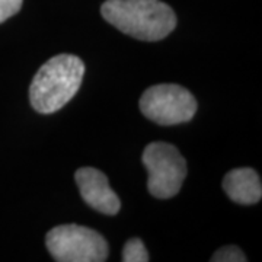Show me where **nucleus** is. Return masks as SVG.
Segmentation results:
<instances>
[{"label": "nucleus", "instance_id": "f257e3e1", "mask_svg": "<svg viewBox=\"0 0 262 262\" xmlns=\"http://www.w3.org/2000/svg\"><path fill=\"white\" fill-rule=\"evenodd\" d=\"M105 20L141 41H159L177 27L172 8L160 0H106L101 8Z\"/></svg>", "mask_w": 262, "mask_h": 262}, {"label": "nucleus", "instance_id": "f03ea898", "mask_svg": "<svg viewBox=\"0 0 262 262\" xmlns=\"http://www.w3.org/2000/svg\"><path fill=\"white\" fill-rule=\"evenodd\" d=\"M83 75L84 64L79 57L58 54L50 58L41 66L29 88L32 108L39 114L61 110L77 94Z\"/></svg>", "mask_w": 262, "mask_h": 262}, {"label": "nucleus", "instance_id": "7ed1b4c3", "mask_svg": "<svg viewBox=\"0 0 262 262\" xmlns=\"http://www.w3.org/2000/svg\"><path fill=\"white\" fill-rule=\"evenodd\" d=\"M48 252L58 262H103L108 244L98 232L79 225H63L46 236Z\"/></svg>", "mask_w": 262, "mask_h": 262}, {"label": "nucleus", "instance_id": "20e7f679", "mask_svg": "<svg viewBox=\"0 0 262 262\" xmlns=\"http://www.w3.org/2000/svg\"><path fill=\"white\" fill-rule=\"evenodd\" d=\"M143 163L149 172L147 189L156 198H172L187 178V160L179 150L163 141H155L143 151Z\"/></svg>", "mask_w": 262, "mask_h": 262}, {"label": "nucleus", "instance_id": "39448f33", "mask_svg": "<svg viewBox=\"0 0 262 262\" xmlns=\"http://www.w3.org/2000/svg\"><path fill=\"white\" fill-rule=\"evenodd\" d=\"M140 111L159 125H177L192 120L196 101L179 84H155L141 95Z\"/></svg>", "mask_w": 262, "mask_h": 262}, {"label": "nucleus", "instance_id": "423d86ee", "mask_svg": "<svg viewBox=\"0 0 262 262\" xmlns=\"http://www.w3.org/2000/svg\"><path fill=\"white\" fill-rule=\"evenodd\" d=\"M76 184L88 206L103 214H117L121 208L120 198L110 187L108 178L95 168H82L76 172Z\"/></svg>", "mask_w": 262, "mask_h": 262}, {"label": "nucleus", "instance_id": "0eeeda50", "mask_svg": "<svg viewBox=\"0 0 262 262\" xmlns=\"http://www.w3.org/2000/svg\"><path fill=\"white\" fill-rule=\"evenodd\" d=\"M223 189L232 201L244 206L256 204L262 196L261 178L251 168L230 170L223 179Z\"/></svg>", "mask_w": 262, "mask_h": 262}, {"label": "nucleus", "instance_id": "6e6552de", "mask_svg": "<svg viewBox=\"0 0 262 262\" xmlns=\"http://www.w3.org/2000/svg\"><path fill=\"white\" fill-rule=\"evenodd\" d=\"M122 261L124 262H147L149 261V253L144 244L140 239L134 237L130 239L122 251Z\"/></svg>", "mask_w": 262, "mask_h": 262}, {"label": "nucleus", "instance_id": "1a4fd4ad", "mask_svg": "<svg viewBox=\"0 0 262 262\" xmlns=\"http://www.w3.org/2000/svg\"><path fill=\"white\" fill-rule=\"evenodd\" d=\"M213 262H245L246 256L245 253L234 245H229L222 249H219L211 258Z\"/></svg>", "mask_w": 262, "mask_h": 262}, {"label": "nucleus", "instance_id": "9d476101", "mask_svg": "<svg viewBox=\"0 0 262 262\" xmlns=\"http://www.w3.org/2000/svg\"><path fill=\"white\" fill-rule=\"evenodd\" d=\"M24 0H0V24L16 15L22 8Z\"/></svg>", "mask_w": 262, "mask_h": 262}]
</instances>
